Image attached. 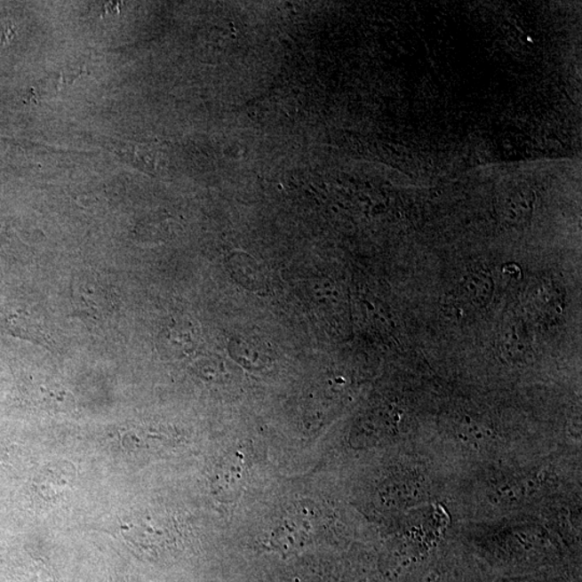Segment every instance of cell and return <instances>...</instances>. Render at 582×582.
<instances>
[{
    "mask_svg": "<svg viewBox=\"0 0 582 582\" xmlns=\"http://www.w3.org/2000/svg\"><path fill=\"white\" fill-rule=\"evenodd\" d=\"M458 290L466 302L474 307H484L493 297V280L487 273L472 272L460 281Z\"/></svg>",
    "mask_w": 582,
    "mask_h": 582,
    "instance_id": "cell-3",
    "label": "cell"
},
{
    "mask_svg": "<svg viewBox=\"0 0 582 582\" xmlns=\"http://www.w3.org/2000/svg\"><path fill=\"white\" fill-rule=\"evenodd\" d=\"M499 344L504 357L514 363L525 362L533 351L528 328L519 318L506 323L500 333Z\"/></svg>",
    "mask_w": 582,
    "mask_h": 582,
    "instance_id": "cell-1",
    "label": "cell"
},
{
    "mask_svg": "<svg viewBox=\"0 0 582 582\" xmlns=\"http://www.w3.org/2000/svg\"><path fill=\"white\" fill-rule=\"evenodd\" d=\"M528 303L530 311L541 318L561 315L563 310L561 291L551 282H539L531 287Z\"/></svg>",
    "mask_w": 582,
    "mask_h": 582,
    "instance_id": "cell-2",
    "label": "cell"
}]
</instances>
